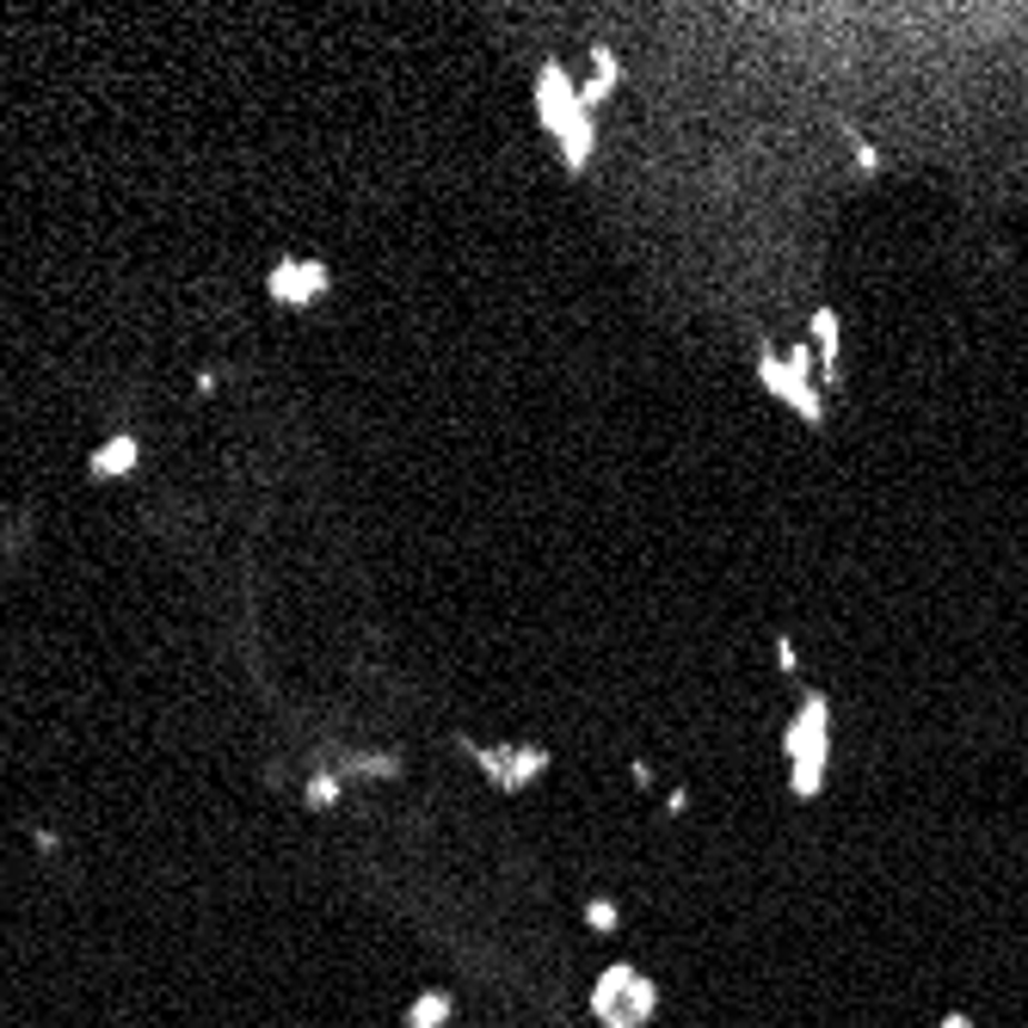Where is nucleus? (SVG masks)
Instances as JSON below:
<instances>
[{
  "mask_svg": "<svg viewBox=\"0 0 1028 1028\" xmlns=\"http://www.w3.org/2000/svg\"><path fill=\"white\" fill-rule=\"evenodd\" d=\"M266 296L278 308H315V302H327V296H333V266H327V259H290L283 253L278 266L266 271Z\"/></svg>",
  "mask_w": 1028,
  "mask_h": 1028,
  "instance_id": "20e7f679",
  "label": "nucleus"
},
{
  "mask_svg": "<svg viewBox=\"0 0 1028 1028\" xmlns=\"http://www.w3.org/2000/svg\"><path fill=\"white\" fill-rule=\"evenodd\" d=\"M776 671H782V678H795V671H801V653H795V641H788V635H776Z\"/></svg>",
  "mask_w": 1028,
  "mask_h": 1028,
  "instance_id": "dca6fc26",
  "label": "nucleus"
},
{
  "mask_svg": "<svg viewBox=\"0 0 1028 1028\" xmlns=\"http://www.w3.org/2000/svg\"><path fill=\"white\" fill-rule=\"evenodd\" d=\"M591 154H598V111H579V118L561 130V167L579 179L591 167Z\"/></svg>",
  "mask_w": 1028,
  "mask_h": 1028,
  "instance_id": "1a4fd4ad",
  "label": "nucleus"
},
{
  "mask_svg": "<svg viewBox=\"0 0 1028 1028\" xmlns=\"http://www.w3.org/2000/svg\"><path fill=\"white\" fill-rule=\"evenodd\" d=\"M942 1028H974V1022H967V1016H942Z\"/></svg>",
  "mask_w": 1028,
  "mask_h": 1028,
  "instance_id": "6ab92c4d",
  "label": "nucleus"
},
{
  "mask_svg": "<svg viewBox=\"0 0 1028 1028\" xmlns=\"http://www.w3.org/2000/svg\"><path fill=\"white\" fill-rule=\"evenodd\" d=\"M339 776H401V758L395 751H363V758L339 763Z\"/></svg>",
  "mask_w": 1028,
  "mask_h": 1028,
  "instance_id": "ddd939ff",
  "label": "nucleus"
},
{
  "mask_svg": "<svg viewBox=\"0 0 1028 1028\" xmlns=\"http://www.w3.org/2000/svg\"><path fill=\"white\" fill-rule=\"evenodd\" d=\"M456 1022V998L450 991H419L407 1004V1028H450Z\"/></svg>",
  "mask_w": 1028,
  "mask_h": 1028,
  "instance_id": "9b49d317",
  "label": "nucleus"
},
{
  "mask_svg": "<svg viewBox=\"0 0 1028 1028\" xmlns=\"http://www.w3.org/2000/svg\"><path fill=\"white\" fill-rule=\"evenodd\" d=\"M616 924H622V911H616V899H591V906H586V930L610 936Z\"/></svg>",
  "mask_w": 1028,
  "mask_h": 1028,
  "instance_id": "4468645a",
  "label": "nucleus"
},
{
  "mask_svg": "<svg viewBox=\"0 0 1028 1028\" xmlns=\"http://www.w3.org/2000/svg\"><path fill=\"white\" fill-rule=\"evenodd\" d=\"M616 87H622V62H616V50H610V43H591V74L579 81V106L598 111Z\"/></svg>",
  "mask_w": 1028,
  "mask_h": 1028,
  "instance_id": "6e6552de",
  "label": "nucleus"
},
{
  "mask_svg": "<svg viewBox=\"0 0 1028 1028\" xmlns=\"http://www.w3.org/2000/svg\"><path fill=\"white\" fill-rule=\"evenodd\" d=\"M586 1004L603 1028H647L659 1016V986L635 961H616V967L598 974V986H591Z\"/></svg>",
  "mask_w": 1028,
  "mask_h": 1028,
  "instance_id": "7ed1b4c3",
  "label": "nucleus"
},
{
  "mask_svg": "<svg viewBox=\"0 0 1028 1028\" xmlns=\"http://www.w3.org/2000/svg\"><path fill=\"white\" fill-rule=\"evenodd\" d=\"M683 807H690V788H671V795H666V807H659V814H666V819H683Z\"/></svg>",
  "mask_w": 1028,
  "mask_h": 1028,
  "instance_id": "a211bd4d",
  "label": "nucleus"
},
{
  "mask_svg": "<svg viewBox=\"0 0 1028 1028\" xmlns=\"http://www.w3.org/2000/svg\"><path fill=\"white\" fill-rule=\"evenodd\" d=\"M548 751L542 746H511V763H506V795H518V788H530V782H542L548 776Z\"/></svg>",
  "mask_w": 1028,
  "mask_h": 1028,
  "instance_id": "9d476101",
  "label": "nucleus"
},
{
  "mask_svg": "<svg viewBox=\"0 0 1028 1028\" xmlns=\"http://www.w3.org/2000/svg\"><path fill=\"white\" fill-rule=\"evenodd\" d=\"M814 376H819V351H814V339H795L788 351H776V339H763V346H758V382H763V395L788 401L795 413L807 419V426L819 431V426H826V401H819Z\"/></svg>",
  "mask_w": 1028,
  "mask_h": 1028,
  "instance_id": "f03ea898",
  "label": "nucleus"
},
{
  "mask_svg": "<svg viewBox=\"0 0 1028 1028\" xmlns=\"http://www.w3.org/2000/svg\"><path fill=\"white\" fill-rule=\"evenodd\" d=\"M814 351H819V382L838 388L844 382V321H838V308H814Z\"/></svg>",
  "mask_w": 1028,
  "mask_h": 1028,
  "instance_id": "0eeeda50",
  "label": "nucleus"
},
{
  "mask_svg": "<svg viewBox=\"0 0 1028 1028\" xmlns=\"http://www.w3.org/2000/svg\"><path fill=\"white\" fill-rule=\"evenodd\" d=\"M850 142H856V179H875V173H881V148L862 142L856 130H850Z\"/></svg>",
  "mask_w": 1028,
  "mask_h": 1028,
  "instance_id": "2eb2a0df",
  "label": "nucleus"
},
{
  "mask_svg": "<svg viewBox=\"0 0 1028 1028\" xmlns=\"http://www.w3.org/2000/svg\"><path fill=\"white\" fill-rule=\"evenodd\" d=\"M136 468H142V438H136V431H111V438L93 443V456H87V481H130Z\"/></svg>",
  "mask_w": 1028,
  "mask_h": 1028,
  "instance_id": "423d86ee",
  "label": "nucleus"
},
{
  "mask_svg": "<svg viewBox=\"0 0 1028 1028\" xmlns=\"http://www.w3.org/2000/svg\"><path fill=\"white\" fill-rule=\"evenodd\" d=\"M31 850H38V856H56V850H62V831H50V826H31Z\"/></svg>",
  "mask_w": 1028,
  "mask_h": 1028,
  "instance_id": "f3484780",
  "label": "nucleus"
},
{
  "mask_svg": "<svg viewBox=\"0 0 1028 1028\" xmlns=\"http://www.w3.org/2000/svg\"><path fill=\"white\" fill-rule=\"evenodd\" d=\"M782 758H788V788L814 801L819 788H826V770H831V702L819 690L801 696L795 708V721L782 727Z\"/></svg>",
  "mask_w": 1028,
  "mask_h": 1028,
  "instance_id": "f257e3e1",
  "label": "nucleus"
},
{
  "mask_svg": "<svg viewBox=\"0 0 1028 1028\" xmlns=\"http://www.w3.org/2000/svg\"><path fill=\"white\" fill-rule=\"evenodd\" d=\"M579 111H586V106H579V81H573V74H567L561 62L536 68V123H542L555 142H561V130L579 118Z\"/></svg>",
  "mask_w": 1028,
  "mask_h": 1028,
  "instance_id": "39448f33",
  "label": "nucleus"
},
{
  "mask_svg": "<svg viewBox=\"0 0 1028 1028\" xmlns=\"http://www.w3.org/2000/svg\"><path fill=\"white\" fill-rule=\"evenodd\" d=\"M339 788H346V776H339V770H315V776H308V788H302L308 814H333V807H339Z\"/></svg>",
  "mask_w": 1028,
  "mask_h": 1028,
  "instance_id": "f8f14e48",
  "label": "nucleus"
}]
</instances>
